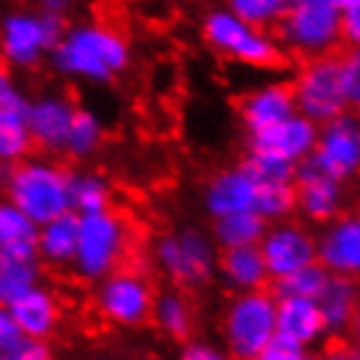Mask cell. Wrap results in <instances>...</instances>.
I'll return each mask as SVG.
<instances>
[{"instance_id":"obj_22","label":"cell","mask_w":360,"mask_h":360,"mask_svg":"<svg viewBox=\"0 0 360 360\" xmlns=\"http://www.w3.org/2000/svg\"><path fill=\"white\" fill-rule=\"evenodd\" d=\"M316 306L326 326V334H345L355 321L358 288L350 277H329L326 288L319 292Z\"/></svg>"},{"instance_id":"obj_20","label":"cell","mask_w":360,"mask_h":360,"mask_svg":"<svg viewBox=\"0 0 360 360\" xmlns=\"http://www.w3.org/2000/svg\"><path fill=\"white\" fill-rule=\"evenodd\" d=\"M295 112V99L290 84H264L253 89L240 105V117L248 134H262L266 128L282 123Z\"/></svg>"},{"instance_id":"obj_24","label":"cell","mask_w":360,"mask_h":360,"mask_svg":"<svg viewBox=\"0 0 360 360\" xmlns=\"http://www.w3.org/2000/svg\"><path fill=\"white\" fill-rule=\"evenodd\" d=\"M79 240V214L65 212L37 227V256L53 266H68Z\"/></svg>"},{"instance_id":"obj_12","label":"cell","mask_w":360,"mask_h":360,"mask_svg":"<svg viewBox=\"0 0 360 360\" xmlns=\"http://www.w3.org/2000/svg\"><path fill=\"white\" fill-rule=\"evenodd\" d=\"M295 209L300 214L326 225L342 214L345 209V183L342 180L326 175L319 165L314 162V157H306L303 162L295 165Z\"/></svg>"},{"instance_id":"obj_7","label":"cell","mask_w":360,"mask_h":360,"mask_svg":"<svg viewBox=\"0 0 360 360\" xmlns=\"http://www.w3.org/2000/svg\"><path fill=\"white\" fill-rule=\"evenodd\" d=\"M154 262L170 282L180 288H198L217 271V245L207 233L183 227L157 240Z\"/></svg>"},{"instance_id":"obj_45","label":"cell","mask_w":360,"mask_h":360,"mask_svg":"<svg viewBox=\"0 0 360 360\" xmlns=\"http://www.w3.org/2000/svg\"><path fill=\"white\" fill-rule=\"evenodd\" d=\"M0 63H3V60H0Z\"/></svg>"},{"instance_id":"obj_5","label":"cell","mask_w":360,"mask_h":360,"mask_svg":"<svg viewBox=\"0 0 360 360\" xmlns=\"http://www.w3.org/2000/svg\"><path fill=\"white\" fill-rule=\"evenodd\" d=\"M277 32L285 47L303 58L332 55L342 42L340 11L329 0H290Z\"/></svg>"},{"instance_id":"obj_21","label":"cell","mask_w":360,"mask_h":360,"mask_svg":"<svg viewBox=\"0 0 360 360\" xmlns=\"http://www.w3.org/2000/svg\"><path fill=\"white\" fill-rule=\"evenodd\" d=\"M217 269L222 271V279L235 292L266 290V285H269V271H266L259 245L227 248V251H222V256H217Z\"/></svg>"},{"instance_id":"obj_41","label":"cell","mask_w":360,"mask_h":360,"mask_svg":"<svg viewBox=\"0 0 360 360\" xmlns=\"http://www.w3.org/2000/svg\"><path fill=\"white\" fill-rule=\"evenodd\" d=\"M256 360H311V355H308V350H300V347H292V345L274 340Z\"/></svg>"},{"instance_id":"obj_16","label":"cell","mask_w":360,"mask_h":360,"mask_svg":"<svg viewBox=\"0 0 360 360\" xmlns=\"http://www.w3.org/2000/svg\"><path fill=\"white\" fill-rule=\"evenodd\" d=\"M316 136H319V126L300 112H292L277 126L266 128L262 134H253L248 152L271 154V157H279L290 165H297L314 154Z\"/></svg>"},{"instance_id":"obj_36","label":"cell","mask_w":360,"mask_h":360,"mask_svg":"<svg viewBox=\"0 0 360 360\" xmlns=\"http://www.w3.org/2000/svg\"><path fill=\"white\" fill-rule=\"evenodd\" d=\"M0 360H53V350L47 340H32V337H21Z\"/></svg>"},{"instance_id":"obj_33","label":"cell","mask_w":360,"mask_h":360,"mask_svg":"<svg viewBox=\"0 0 360 360\" xmlns=\"http://www.w3.org/2000/svg\"><path fill=\"white\" fill-rule=\"evenodd\" d=\"M240 167L248 172V178H251L256 186L292 183V180H295V165L285 162V160H279V157H271V154L248 152Z\"/></svg>"},{"instance_id":"obj_37","label":"cell","mask_w":360,"mask_h":360,"mask_svg":"<svg viewBox=\"0 0 360 360\" xmlns=\"http://www.w3.org/2000/svg\"><path fill=\"white\" fill-rule=\"evenodd\" d=\"M29 99L6 71H0V110H27Z\"/></svg>"},{"instance_id":"obj_34","label":"cell","mask_w":360,"mask_h":360,"mask_svg":"<svg viewBox=\"0 0 360 360\" xmlns=\"http://www.w3.org/2000/svg\"><path fill=\"white\" fill-rule=\"evenodd\" d=\"M225 8L251 27L269 29L282 18L288 0H225Z\"/></svg>"},{"instance_id":"obj_44","label":"cell","mask_w":360,"mask_h":360,"mask_svg":"<svg viewBox=\"0 0 360 360\" xmlns=\"http://www.w3.org/2000/svg\"><path fill=\"white\" fill-rule=\"evenodd\" d=\"M337 11H345V8H352V6H360V0H329Z\"/></svg>"},{"instance_id":"obj_4","label":"cell","mask_w":360,"mask_h":360,"mask_svg":"<svg viewBox=\"0 0 360 360\" xmlns=\"http://www.w3.org/2000/svg\"><path fill=\"white\" fill-rule=\"evenodd\" d=\"M277 297L266 290L238 292L222 319L227 352L233 360H256L274 342Z\"/></svg>"},{"instance_id":"obj_17","label":"cell","mask_w":360,"mask_h":360,"mask_svg":"<svg viewBox=\"0 0 360 360\" xmlns=\"http://www.w3.org/2000/svg\"><path fill=\"white\" fill-rule=\"evenodd\" d=\"M326 337L319 306L311 297H277L274 340L300 350H308Z\"/></svg>"},{"instance_id":"obj_42","label":"cell","mask_w":360,"mask_h":360,"mask_svg":"<svg viewBox=\"0 0 360 360\" xmlns=\"http://www.w3.org/2000/svg\"><path fill=\"white\" fill-rule=\"evenodd\" d=\"M37 3H39V13L53 18H65L73 6V0H37Z\"/></svg>"},{"instance_id":"obj_9","label":"cell","mask_w":360,"mask_h":360,"mask_svg":"<svg viewBox=\"0 0 360 360\" xmlns=\"http://www.w3.org/2000/svg\"><path fill=\"white\" fill-rule=\"evenodd\" d=\"M65 34L63 18L16 11L0 24V60L13 68H34Z\"/></svg>"},{"instance_id":"obj_3","label":"cell","mask_w":360,"mask_h":360,"mask_svg":"<svg viewBox=\"0 0 360 360\" xmlns=\"http://www.w3.org/2000/svg\"><path fill=\"white\" fill-rule=\"evenodd\" d=\"M128 245H131V230L117 212L105 209L97 214L79 217V240L71 266L86 282H99L120 269Z\"/></svg>"},{"instance_id":"obj_31","label":"cell","mask_w":360,"mask_h":360,"mask_svg":"<svg viewBox=\"0 0 360 360\" xmlns=\"http://www.w3.org/2000/svg\"><path fill=\"white\" fill-rule=\"evenodd\" d=\"M253 212L262 217L266 225L285 222L295 212V186L292 183H269L256 186V201Z\"/></svg>"},{"instance_id":"obj_6","label":"cell","mask_w":360,"mask_h":360,"mask_svg":"<svg viewBox=\"0 0 360 360\" xmlns=\"http://www.w3.org/2000/svg\"><path fill=\"white\" fill-rule=\"evenodd\" d=\"M204 39L219 55L251 68H271L282 60L279 42L266 29L245 24L227 8H214L204 18Z\"/></svg>"},{"instance_id":"obj_13","label":"cell","mask_w":360,"mask_h":360,"mask_svg":"<svg viewBox=\"0 0 360 360\" xmlns=\"http://www.w3.org/2000/svg\"><path fill=\"white\" fill-rule=\"evenodd\" d=\"M259 251L264 256L269 279H282L316 262V240L306 227L295 222H274L266 227Z\"/></svg>"},{"instance_id":"obj_28","label":"cell","mask_w":360,"mask_h":360,"mask_svg":"<svg viewBox=\"0 0 360 360\" xmlns=\"http://www.w3.org/2000/svg\"><path fill=\"white\" fill-rule=\"evenodd\" d=\"M110 186L97 172H76L68 180V201L71 212L79 217L97 214L110 209Z\"/></svg>"},{"instance_id":"obj_27","label":"cell","mask_w":360,"mask_h":360,"mask_svg":"<svg viewBox=\"0 0 360 360\" xmlns=\"http://www.w3.org/2000/svg\"><path fill=\"white\" fill-rule=\"evenodd\" d=\"M32 146L27 115L21 110H0V167L24 162Z\"/></svg>"},{"instance_id":"obj_29","label":"cell","mask_w":360,"mask_h":360,"mask_svg":"<svg viewBox=\"0 0 360 360\" xmlns=\"http://www.w3.org/2000/svg\"><path fill=\"white\" fill-rule=\"evenodd\" d=\"M37 251V225L8 198H0V253Z\"/></svg>"},{"instance_id":"obj_43","label":"cell","mask_w":360,"mask_h":360,"mask_svg":"<svg viewBox=\"0 0 360 360\" xmlns=\"http://www.w3.org/2000/svg\"><path fill=\"white\" fill-rule=\"evenodd\" d=\"M311 360H358V352L347 350V347H340V350L326 352L324 358H311Z\"/></svg>"},{"instance_id":"obj_19","label":"cell","mask_w":360,"mask_h":360,"mask_svg":"<svg viewBox=\"0 0 360 360\" xmlns=\"http://www.w3.org/2000/svg\"><path fill=\"white\" fill-rule=\"evenodd\" d=\"M253 201H256V183L248 178V172L240 165L217 172L204 191V207L214 219L238 212H253Z\"/></svg>"},{"instance_id":"obj_46","label":"cell","mask_w":360,"mask_h":360,"mask_svg":"<svg viewBox=\"0 0 360 360\" xmlns=\"http://www.w3.org/2000/svg\"><path fill=\"white\" fill-rule=\"evenodd\" d=\"M288 3H290V0H288Z\"/></svg>"},{"instance_id":"obj_8","label":"cell","mask_w":360,"mask_h":360,"mask_svg":"<svg viewBox=\"0 0 360 360\" xmlns=\"http://www.w3.org/2000/svg\"><path fill=\"white\" fill-rule=\"evenodd\" d=\"M290 89L295 99V112L308 117L316 126H324L350 108L340 84V58L334 55L308 58L297 68Z\"/></svg>"},{"instance_id":"obj_26","label":"cell","mask_w":360,"mask_h":360,"mask_svg":"<svg viewBox=\"0 0 360 360\" xmlns=\"http://www.w3.org/2000/svg\"><path fill=\"white\" fill-rule=\"evenodd\" d=\"M157 329L172 340H186L193 332V311H191L188 300L180 292H162L154 295L152 314H149Z\"/></svg>"},{"instance_id":"obj_32","label":"cell","mask_w":360,"mask_h":360,"mask_svg":"<svg viewBox=\"0 0 360 360\" xmlns=\"http://www.w3.org/2000/svg\"><path fill=\"white\" fill-rule=\"evenodd\" d=\"M329 277H332V274H329L319 262H314V264H308V266H303V269L288 274V277L277 279V282H274L277 295L274 297H311V300H316L319 292L326 288Z\"/></svg>"},{"instance_id":"obj_25","label":"cell","mask_w":360,"mask_h":360,"mask_svg":"<svg viewBox=\"0 0 360 360\" xmlns=\"http://www.w3.org/2000/svg\"><path fill=\"white\" fill-rule=\"evenodd\" d=\"M266 222L256 212H238V214H227L214 219V240L217 248H245V245H259L264 233H266Z\"/></svg>"},{"instance_id":"obj_40","label":"cell","mask_w":360,"mask_h":360,"mask_svg":"<svg viewBox=\"0 0 360 360\" xmlns=\"http://www.w3.org/2000/svg\"><path fill=\"white\" fill-rule=\"evenodd\" d=\"M340 34L350 45H358L360 42V6L340 11Z\"/></svg>"},{"instance_id":"obj_35","label":"cell","mask_w":360,"mask_h":360,"mask_svg":"<svg viewBox=\"0 0 360 360\" xmlns=\"http://www.w3.org/2000/svg\"><path fill=\"white\" fill-rule=\"evenodd\" d=\"M340 84H342L347 105L355 108L360 102V58L355 50L340 58Z\"/></svg>"},{"instance_id":"obj_11","label":"cell","mask_w":360,"mask_h":360,"mask_svg":"<svg viewBox=\"0 0 360 360\" xmlns=\"http://www.w3.org/2000/svg\"><path fill=\"white\" fill-rule=\"evenodd\" d=\"M314 162L332 178L347 180L360 167V123L350 112H342L324 126H319L314 146Z\"/></svg>"},{"instance_id":"obj_39","label":"cell","mask_w":360,"mask_h":360,"mask_svg":"<svg viewBox=\"0 0 360 360\" xmlns=\"http://www.w3.org/2000/svg\"><path fill=\"white\" fill-rule=\"evenodd\" d=\"M21 337H24V334L18 332L16 321H13V316H11V308L0 306V355H6Z\"/></svg>"},{"instance_id":"obj_23","label":"cell","mask_w":360,"mask_h":360,"mask_svg":"<svg viewBox=\"0 0 360 360\" xmlns=\"http://www.w3.org/2000/svg\"><path fill=\"white\" fill-rule=\"evenodd\" d=\"M37 285H42V262L37 251L0 253V306H13Z\"/></svg>"},{"instance_id":"obj_2","label":"cell","mask_w":360,"mask_h":360,"mask_svg":"<svg viewBox=\"0 0 360 360\" xmlns=\"http://www.w3.org/2000/svg\"><path fill=\"white\" fill-rule=\"evenodd\" d=\"M68 180H71V172H65L53 160L27 157L24 162L6 170L3 186L11 204L21 209L39 227L55 217L71 212Z\"/></svg>"},{"instance_id":"obj_30","label":"cell","mask_w":360,"mask_h":360,"mask_svg":"<svg viewBox=\"0 0 360 360\" xmlns=\"http://www.w3.org/2000/svg\"><path fill=\"white\" fill-rule=\"evenodd\" d=\"M102 139H105L102 120L89 110H76L68 136H65L63 152L73 160H89L91 154H97V149L102 146Z\"/></svg>"},{"instance_id":"obj_18","label":"cell","mask_w":360,"mask_h":360,"mask_svg":"<svg viewBox=\"0 0 360 360\" xmlns=\"http://www.w3.org/2000/svg\"><path fill=\"white\" fill-rule=\"evenodd\" d=\"M8 308L18 326V332L24 334V337H32V340H47V337H53L58 332V326H60V316H63L60 300L45 285L32 288Z\"/></svg>"},{"instance_id":"obj_15","label":"cell","mask_w":360,"mask_h":360,"mask_svg":"<svg viewBox=\"0 0 360 360\" xmlns=\"http://www.w3.org/2000/svg\"><path fill=\"white\" fill-rule=\"evenodd\" d=\"M76 110L79 108L63 94H42L37 99H29L24 115H27L32 144L50 154L63 152L65 136H68Z\"/></svg>"},{"instance_id":"obj_10","label":"cell","mask_w":360,"mask_h":360,"mask_svg":"<svg viewBox=\"0 0 360 360\" xmlns=\"http://www.w3.org/2000/svg\"><path fill=\"white\" fill-rule=\"evenodd\" d=\"M94 303L99 316L110 324L126 329L141 326L152 314V282L139 269H115L105 279H99Z\"/></svg>"},{"instance_id":"obj_1","label":"cell","mask_w":360,"mask_h":360,"mask_svg":"<svg viewBox=\"0 0 360 360\" xmlns=\"http://www.w3.org/2000/svg\"><path fill=\"white\" fill-rule=\"evenodd\" d=\"M53 68L68 79L108 84L131 63L128 39L108 24H79L65 29L50 53Z\"/></svg>"},{"instance_id":"obj_14","label":"cell","mask_w":360,"mask_h":360,"mask_svg":"<svg viewBox=\"0 0 360 360\" xmlns=\"http://www.w3.org/2000/svg\"><path fill=\"white\" fill-rule=\"evenodd\" d=\"M316 240V262L332 277H355L360 271V219L340 214L326 222Z\"/></svg>"},{"instance_id":"obj_38","label":"cell","mask_w":360,"mask_h":360,"mask_svg":"<svg viewBox=\"0 0 360 360\" xmlns=\"http://www.w3.org/2000/svg\"><path fill=\"white\" fill-rule=\"evenodd\" d=\"M178 360H233V355L209 342H191L180 350Z\"/></svg>"}]
</instances>
